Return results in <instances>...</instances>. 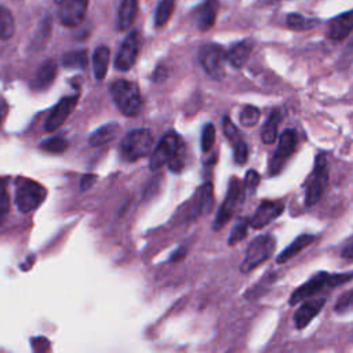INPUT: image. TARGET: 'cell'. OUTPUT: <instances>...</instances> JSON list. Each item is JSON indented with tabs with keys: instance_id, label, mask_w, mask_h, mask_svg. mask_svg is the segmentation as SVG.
I'll return each mask as SVG.
<instances>
[{
	"instance_id": "cell-1",
	"label": "cell",
	"mask_w": 353,
	"mask_h": 353,
	"mask_svg": "<svg viewBox=\"0 0 353 353\" xmlns=\"http://www.w3.org/2000/svg\"><path fill=\"white\" fill-rule=\"evenodd\" d=\"M110 94L124 116L131 117L139 112L141 94L135 83L128 80H116L110 85Z\"/></svg>"
},
{
	"instance_id": "cell-2",
	"label": "cell",
	"mask_w": 353,
	"mask_h": 353,
	"mask_svg": "<svg viewBox=\"0 0 353 353\" xmlns=\"http://www.w3.org/2000/svg\"><path fill=\"white\" fill-rule=\"evenodd\" d=\"M274 248L276 240L272 234H259L250 243L245 251V256L240 265V270L243 273H250L262 262L268 261L274 252Z\"/></svg>"
},
{
	"instance_id": "cell-3",
	"label": "cell",
	"mask_w": 353,
	"mask_h": 353,
	"mask_svg": "<svg viewBox=\"0 0 353 353\" xmlns=\"http://www.w3.org/2000/svg\"><path fill=\"white\" fill-rule=\"evenodd\" d=\"M152 146L153 135L148 128L132 130L123 138L120 143L121 154L127 161H135L138 159L148 156Z\"/></svg>"
},
{
	"instance_id": "cell-4",
	"label": "cell",
	"mask_w": 353,
	"mask_h": 353,
	"mask_svg": "<svg viewBox=\"0 0 353 353\" xmlns=\"http://www.w3.org/2000/svg\"><path fill=\"white\" fill-rule=\"evenodd\" d=\"M328 185V163L327 157L323 153H319L314 160V167L307 181L305 192V205L313 207L325 192Z\"/></svg>"
},
{
	"instance_id": "cell-5",
	"label": "cell",
	"mask_w": 353,
	"mask_h": 353,
	"mask_svg": "<svg viewBox=\"0 0 353 353\" xmlns=\"http://www.w3.org/2000/svg\"><path fill=\"white\" fill-rule=\"evenodd\" d=\"M199 61L204 72L210 77L219 80L225 76V62L228 61V58L226 52L221 46L205 44L204 47H201L199 52Z\"/></svg>"
},
{
	"instance_id": "cell-6",
	"label": "cell",
	"mask_w": 353,
	"mask_h": 353,
	"mask_svg": "<svg viewBox=\"0 0 353 353\" xmlns=\"http://www.w3.org/2000/svg\"><path fill=\"white\" fill-rule=\"evenodd\" d=\"M243 197H244L243 185L236 176H233L229 182V189H228V194L225 197V201L222 203V205L218 210V214L215 216V221H214V225H212L214 230H219L232 218L234 210L241 203Z\"/></svg>"
},
{
	"instance_id": "cell-7",
	"label": "cell",
	"mask_w": 353,
	"mask_h": 353,
	"mask_svg": "<svg viewBox=\"0 0 353 353\" xmlns=\"http://www.w3.org/2000/svg\"><path fill=\"white\" fill-rule=\"evenodd\" d=\"M46 196L47 190L44 189V186L34 181L28 179L19 185L15 194V200L19 211L26 214L36 210L44 201Z\"/></svg>"
},
{
	"instance_id": "cell-8",
	"label": "cell",
	"mask_w": 353,
	"mask_h": 353,
	"mask_svg": "<svg viewBox=\"0 0 353 353\" xmlns=\"http://www.w3.org/2000/svg\"><path fill=\"white\" fill-rule=\"evenodd\" d=\"M296 148V134L294 130H285L279 139V145L269 161V174L272 176L281 172L285 161L292 156Z\"/></svg>"
},
{
	"instance_id": "cell-9",
	"label": "cell",
	"mask_w": 353,
	"mask_h": 353,
	"mask_svg": "<svg viewBox=\"0 0 353 353\" xmlns=\"http://www.w3.org/2000/svg\"><path fill=\"white\" fill-rule=\"evenodd\" d=\"M179 149H181L179 137L174 131H170L161 138L160 143L153 150L150 157V170L157 171L165 164H168L172 160V157L179 152Z\"/></svg>"
},
{
	"instance_id": "cell-10",
	"label": "cell",
	"mask_w": 353,
	"mask_h": 353,
	"mask_svg": "<svg viewBox=\"0 0 353 353\" xmlns=\"http://www.w3.org/2000/svg\"><path fill=\"white\" fill-rule=\"evenodd\" d=\"M283 211L284 203L281 200H263L250 219V226L254 229H262L269 225L274 218L280 216Z\"/></svg>"
},
{
	"instance_id": "cell-11",
	"label": "cell",
	"mask_w": 353,
	"mask_h": 353,
	"mask_svg": "<svg viewBox=\"0 0 353 353\" xmlns=\"http://www.w3.org/2000/svg\"><path fill=\"white\" fill-rule=\"evenodd\" d=\"M88 8V0H66L59 8V21L68 28L77 26L83 22Z\"/></svg>"
},
{
	"instance_id": "cell-12",
	"label": "cell",
	"mask_w": 353,
	"mask_h": 353,
	"mask_svg": "<svg viewBox=\"0 0 353 353\" xmlns=\"http://www.w3.org/2000/svg\"><path fill=\"white\" fill-rule=\"evenodd\" d=\"M138 51H139V34L138 32H132L123 41L117 52V57L114 61L116 68L121 72H127L128 69H131V66L135 63Z\"/></svg>"
},
{
	"instance_id": "cell-13",
	"label": "cell",
	"mask_w": 353,
	"mask_h": 353,
	"mask_svg": "<svg viewBox=\"0 0 353 353\" xmlns=\"http://www.w3.org/2000/svg\"><path fill=\"white\" fill-rule=\"evenodd\" d=\"M328 277L330 274L327 272H319L312 279H309L306 283L299 285L290 298V305H296L301 301H305L307 298H312L319 291H321L325 285H328Z\"/></svg>"
},
{
	"instance_id": "cell-14",
	"label": "cell",
	"mask_w": 353,
	"mask_h": 353,
	"mask_svg": "<svg viewBox=\"0 0 353 353\" xmlns=\"http://www.w3.org/2000/svg\"><path fill=\"white\" fill-rule=\"evenodd\" d=\"M79 101V95H70V97H65L62 98L55 108L52 109L51 114L48 116L47 121H46V131L51 132L54 130H57L58 127H61L63 124V121L69 117V114L73 112V109L76 108Z\"/></svg>"
},
{
	"instance_id": "cell-15",
	"label": "cell",
	"mask_w": 353,
	"mask_h": 353,
	"mask_svg": "<svg viewBox=\"0 0 353 353\" xmlns=\"http://www.w3.org/2000/svg\"><path fill=\"white\" fill-rule=\"evenodd\" d=\"M222 127H223L225 137L229 139V142L233 148L234 161L237 164H244L248 160V148H247L244 139L241 138L237 127L233 124V121L228 116L223 117Z\"/></svg>"
},
{
	"instance_id": "cell-16",
	"label": "cell",
	"mask_w": 353,
	"mask_h": 353,
	"mask_svg": "<svg viewBox=\"0 0 353 353\" xmlns=\"http://www.w3.org/2000/svg\"><path fill=\"white\" fill-rule=\"evenodd\" d=\"M325 298H307L294 313V324L296 330H303L323 309Z\"/></svg>"
},
{
	"instance_id": "cell-17",
	"label": "cell",
	"mask_w": 353,
	"mask_h": 353,
	"mask_svg": "<svg viewBox=\"0 0 353 353\" xmlns=\"http://www.w3.org/2000/svg\"><path fill=\"white\" fill-rule=\"evenodd\" d=\"M352 30H353V10L335 17L330 22L327 36L331 40L339 41V40H343L345 37H347Z\"/></svg>"
},
{
	"instance_id": "cell-18",
	"label": "cell",
	"mask_w": 353,
	"mask_h": 353,
	"mask_svg": "<svg viewBox=\"0 0 353 353\" xmlns=\"http://www.w3.org/2000/svg\"><path fill=\"white\" fill-rule=\"evenodd\" d=\"M219 8V0H205L196 12L197 26L201 32L211 29L215 23L216 14Z\"/></svg>"
},
{
	"instance_id": "cell-19",
	"label": "cell",
	"mask_w": 353,
	"mask_h": 353,
	"mask_svg": "<svg viewBox=\"0 0 353 353\" xmlns=\"http://www.w3.org/2000/svg\"><path fill=\"white\" fill-rule=\"evenodd\" d=\"M252 51V41L251 40H243L230 47V50L226 52L228 62L233 68H243L245 62L248 61Z\"/></svg>"
},
{
	"instance_id": "cell-20",
	"label": "cell",
	"mask_w": 353,
	"mask_h": 353,
	"mask_svg": "<svg viewBox=\"0 0 353 353\" xmlns=\"http://www.w3.org/2000/svg\"><path fill=\"white\" fill-rule=\"evenodd\" d=\"M57 70H58V65L54 59L44 61L36 72V76L33 79V87L43 90V88H47L48 85H51L52 81L55 80Z\"/></svg>"
},
{
	"instance_id": "cell-21",
	"label": "cell",
	"mask_w": 353,
	"mask_h": 353,
	"mask_svg": "<svg viewBox=\"0 0 353 353\" xmlns=\"http://www.w3.org/2000/svg\"><path fill=\"white\" fill-rule=\"evenodd\" d=\"M316 236L313 234H301L298 236L287 248H284L279 256L276 258L277 263H284L287 261H290L291 258H294L295 255H298L301 251H303L306 247H309L313 241H314Z\"/></svg>"
},
{
	"instance_id": "cell-22",
	"label": "cell",
	"mask_w": 353,
	"mask_h": 353,
	"mask_svg": "<svg viewBox=\"0 0 353 353\" xmlns=\"http://www.w3.org/2000/svg\"><path fill=\"white\" fill-rule=\"evenodd\" d=\"M137 10L138 0H121L117 18V26L120 30H127L132 25L137 15Z\"/></svg>"
},
{
	"instance_id": "cell-23",
	"label": "cell",
	"mask_w": 353,
	"mask_h": 353,
	"mask_svg": "<svg viewBox=\"0 0 353 353\" xmlns=\"http://www.w3.org/2000/svg\"><path fill=\"white\" fill-rule=\"evenodd\" d=\"M196 207L193 210V215H200V214H207L212 204H214V189L211 183H205L200 188L196 196Z\"/></svg>"
},
{
	"instance_id": "cell-24",
	"label": "cell",
	"mask_w": 353,
	"mask_h": 353,
	"mask_svg": "<svg viewBox=\"0 0 353 353\" xmlns=\"http://www.w3.org/2000/svg\"><path fill=\"white\" fill-rule=\"evenodd\" d=\"M109 58H110V52H109V48L105 46H99L94 51L92 69H94V76L98 80H102L106 76L108 66H109Z\"/></svg>"
},
{
	"instance_id": "cell-25",
	"label": "cell",
	"mask_w": 353,
	"mask_h": 353,
	"mask_svg": "<svg viewBox=\"0 0 353 353\" xmlns=\"http://www.w3.org/2000/svg\"><path fill=\"white\" fill-rule=\"evenodd\" d=\"M119 131V124L117 123H108L102 127H99L98 130H95L90 138H88V143L91 146H99V145H103L109 141H112L116 134Z\"/></svg>"
},
{
	"instance_id": "cell-26",
	"label": "cell",
	"mask_w": 353,
	"mask_h": 353,
	"mask_svg": "<svg viewBox=\"0 0 353 353\" xmlns=\"http://www.w3.org/2000/svg\"><path fill=\"white\" fill-rule=\"evenodd\" d=\"M280 120H281V113L279 110H273L270 113V116L268 117L266 123L263 124L262 127V131H261V139L263 143H273L277 138V128H279V124H280Z\"/></svg>"
},
{
	"instance_id": "cell-27",
	"label": "cell",
	"mask_w": 353,
	"mask_h": 353,
	"mask_svg": "<svg viewBox=\"0 0 353 353\" xmlns=\"http://www.w3.org/2000/svg\"><path fill=\"white\" fill-rule=\"evenodd\" d=\"M285 22H287V26L290 29H294V30H309V29H313L319 23V19H316V18H306L302 14L291 12V14L287 15Z\"/></svg>"
},
{
	"instance_id": "cell-28",
	"label": "cell",
	"mask_w": 353,
	"mask_h": 353,
	"mask_svg": "<svg viewBox=\"0 0 353 353\" xmlns=\"http://www.w3.org/2000/svg\"><path fill=\"white\" fill-rule=\"evenodd\" d=\"M15 32V21L10 10L0 6V40H8Z\"/></svg>"
},
{
	"instance_id": "cell-29",
	"label": "cell",
	"mask_w": 353,
	"mask_h": 353,
	"mask_svg": "<svg viewBox=\"0 0 353 353\" xmlns=\"http://www.w3.org/2000/svg\"><path fill=\"white\" fill-rule=\"evenodd\" d=\"M62 65L69 69H84L87 66V52L84 50L68 52L62 59Z\"/></svg>"
},
{
	"instance_id": "cell-30",
	"label": "cell",
	"mask_w": 353,
	"mask_h": 353,
	"mask_svg": "<svg viewBox=\"0 0 353 353\" xmlns=\"http://www.w3.org/2000/svg\"><path fill=\"white\" fill-rule=\"evenodd\" d=\"M175 1L176 0H161L159 3L157 11H156V26H164L168 19L171 18L172 12H174V7H175Z\"/></svg>"
},
{
	"instance_id": "cell-31",
	"label": "cell",
	"mask_w": 353,
	"mask_h": 353,
	"mask_svg": "<svg viewBox=\"0 0 353 353\" xmlns=\"http://www.w3.org/2000/svg\"><path fill=\"white\" fill-rule=\"evenodd\" d=\"M240 123L244 125V127H252L255 125L258 121H259V117H261V112L256 106H252V105H245L241 112H240Z\"/></svg>"
},
{
	"instance_id": "cell-32",
	"label": "cell",
	"mask_w": 353,
	"mask_h": 353,
	"mask_svg": "<svg viewBox=\"0 0 353 353\" xmlns=\"http://www.w3.org/2000/svg\"><path fill=\"white\" fill-rule=\"evenodd\" d=\"M66 148H68V142H66V139H63L61 137H54V138L46 139L40 145L41 150L48 152V153H55V154L63 153L66 150Z\"/></svg>"
},
{
	"instance_id": "cell-33",
	"label": "cell",
	"mask_w": 353,
	"mask_h": 353,
	"mask_svg": "<svg viewBox=\"0 0 353 353\" xmlns=\"http://www.w3.org/2000/svg\"><path fill=\"white\" fill-rule=\"evenodd\" d=\"M248 225H250V222H248L245 218L237 221V223L233 226V229H232V232H230V236H229V239H228L229 245H234L236 243L241 241V240L247 236Z\"/></svg>"
},
{
	"instance_id": "cell-34",
	"label": "cell",
	"mask_w": 353,
	"mask_h": 353,
	"mask_svg": "<svg viewBox=\"0 0 353 353\" xmlns=\"http://www.w3.org/2000/svg\"><path fill=\"white\" fill-rule=\"evenodd\" d=\"M214 142H215V127H214V124L208 123V124L204 125L203 134H201V149H203V152L211 150Z\"/></svg>"
},
{
	"instance_id": "cell-35",
	"label": "cell",
	"mask_w": 353,
	"mask_h": 353,
	"mask_svg": "<svg viewBox=\"0 0 353 353\" xmlns=\"http://www.w3.org/2000/svg\"><path fill=\"white\" fill-rule=\"evenodd\" d=\"M350 309H353V290H349V291L343 292L335 303V312L336 313H345Z\"/></svg>"
},
{
	"instance_id": "cell-36",
	"label": "cell",
	"mask_w": 353,
	"mask_h": 353,
	"mask_svg": "<svg viewBox=\"0 0 353 353\" xmlns=\"http://www.w3.org/2000/svg\"><path fill=\"white\" fill-rule=\"evenodd\" d=\"M259 179H261V176L256 171H254V170L247 171L245 178H244V183H243L244 193H254L258 183H259Z\"/></svg>"
},
{
	"instance_id": "cell-37",
	"label": "cell",
	"mask_w": 353,
	"mask_h": 353,
	"mask_svg": "<svg viewBox=\"0 0 353 353\" xmlns=\"http://www.w3.org/2000/svg\"><path fill=\"white\" fill-rule=\"evenodd\" d=\"M8 208H10L8 193L4 183L0 181V219L8 212Z\"/></svg>"
},
{
	"instance_id": "cell-38",
	"label": "cell",
	"mask_w": 353,
	"mask_h": 353,
	"mask_svg": "<svg viewBox=\"0 0 353 353\" xmlns=\"http://www.w3.org/2000/svg\"><path fill=\"white\" fill-rule=\"evenodd\" d=\"M350 279H353V272H350V273H342V274H330V277H328V285H330V287H338L339 284L347 283Z\"/></svg>"
},
{
	"instance_id": "cell-39",
	"label": "cell",
	"mask_w": 353,
	"mask_h": 353,
	"mask_svg": "<svg viewBox=\"0 0 353 353\" xmlns=\"http://www.w3.org/2000/svg\"><path fill=\"white\" fill-rule=\"evenodd\" d=\"M97 181V176L95 175H92V174H87V175H84L83 178H81V182H80V185H81V190H87V189H90L92 185H94V182Z\"/></svg>"
},
{
	"instance_id": "cell-40",
	"label": "cell",
	"mask_w": 353,
	"mask_h": 353,
	"mask_svg": "<svg viewBox=\"0 0 353 353\" xmlns=\"http://www.w3.org/2000/svg\"><path fill=\"white\" fill-rule=\"evenodd\" d=\"M32 343H33L34 350L43 352V350H47V349H48V341H47L46 338H34Z\"/></svg>"
},
{
	"instance_id": "cell-41",
	"label": "cell",
	"mask_w": 353,
	"mask_h": 353,
	"mask_svg": "<svg viewBox=\"0 0 353 353\" xmlns=\"http://www.w3.org/2000/svg\"><path fill=\"white\" fill-rule=\"evenodd\" d=\"M7 112H8V105L6 103V101L0 99V125L3 124V120L7 116Z\"/></svg>"
},
{
	"instance_id": "cell-42",
	"label": "cell",
	"mask_w": 353,
	"mask_h": 353,
	"mask_svg": "<svg viewBox=\"0 0 353 353\" xmlns=\"http://www.w3.org/2000/svg\"><path fill=\"white\" fill-rule=\"evenodd\" d=\"M342 256L347 258V259H353V243L347 244L343 250H342Z\"/></svg>"
},
{
	"instance_id": "cell-43",
	"label": "cell",
	"mask_w": 353,
	"mask_h": 353,
	"mask_svg": "<svg viewBox=\"0 0 353 353\" xmlns=\"http://www.w3.org/2000/svg\"><path fill=\"white\" fill-rule=\"evenodd\" d=\"M164 76H165V69H164L163 66H159V68L156 69L154 74H153V79H154L156 81H159V80H163Z\"/></svg>"
},
{
	"instance_id": "cell-44",
	"label": "cell",
	"mask_w": 353,
	"mask_h": 353,
	"mask_svg": "<svg viewBox=\"0 0 353 353\" xmlns=\"http://www.w3.org/2000/svg\"><path fill=\"white\" fill-rule=\"evenodd\" d=\"M63 1H66V0H55V3H57V4H62Z\"/></svg>"
}]
</instances>
